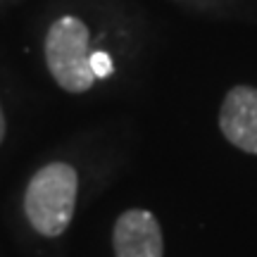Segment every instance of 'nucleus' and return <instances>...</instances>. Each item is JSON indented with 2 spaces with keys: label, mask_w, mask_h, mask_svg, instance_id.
<instances>
[{
  "label": "nucleus",
  "mask_w": 257,
  "mask_h": 257,
  "mask_svg": "<svg viewBox=\"0 0 257 257\" xmlns=\"http://www.w3.org/2000/svg\"><path fill=\"white\" fill-rule=\"evenodd\" d=\"M112 245L117 257H162L165 240L155 214L141 207L119 214L112 233Z\"/></svg>",
  "instance_id": "obj_4"
},
{
  "label": "nucleus",
  "mask_w": 257,
  "mask_h": 257,
  "mask_svg": "<svg viewBox=\"0 0 257 257\" xmlns=\"http://www.w3.org/2000/svg\"><path fill=\"white\" fill-rule=\"evenodd\" d=\"M91 31L81 17L64 15L46 34V64L57 86L67 93H86L95 81V64L88 48Z\"/></svg>",
  "instance_id": "obj_2"
},
{
  "label": "nucleus",
  "mask_w": 257,
  "mask_h": 257,
  "mask_svg": "<svg viewBox=\"0 0 257 257\" xmlns=\"http://www.w3.org/2000/svg\"><path fill=\"white\" fill-rule=\"evenodd\" d=\"M219 128L231 146L257 155V88L236 86L224 95Z\"/></svg>",
  "instance_id": "obj_3"
},
{
  "label": "nucleus",
  "mask_w": 257,
  "mask_h": 257,
  "mask_svg": "<svg viewBox=\"0 0 257 257\" xmlns=\"http://www.w3.org/2000/svg\"><path fill=\"white\" fill-rule=\"evenodd\" d=\"M76 191L79 176L67 162H50L31 176L24 193V212L36 233L46 238L62 236L72 224Z\"/></svg>",
  "instance_id": "obj_1"
},
{
  "label": "nucleus",
  "mask_w": 257,
  "mask_h": 257,
  "mask_svg": "<svg viewBox=\"0 0 257 257\" xmlns=\"http://www.w3.org/2000/svg\"><path fill=\"white\" fill-rule=\"evenodd\" d=\"M5 141V114H3V107H0V146Z\"/></svg>",
  "instance_id": "obj_5"
}]
</instances>
